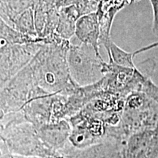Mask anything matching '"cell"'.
<instances>
[{
    "label": "cell",
    "instance_id": "obj_1",
    "mask_svg": "<svg viewBox=\"0 0 158 158\" xmlns=\"http://www.w3.org/2000/svg\"><path fill=\"white\" fill-rule=\"evenodd\" d=\"M1 141L11 153L26 157L52 158L60 152L43 141L37 129L23 117L21 111L8 114L1 119Z\"/></svg>",
    "mask_w": 158,
    "mask_h": 158
},
{
    "label": "cell",
    "instance_id": "obj_4",
    "mask_svg": "<svg viewBox=\"0 0 158 158\" xmlns=\"http://www.w3.org/2000/svg\"><path fill=\"white\" fill-rule=\"evenodd\" d=\"M121 158H158V123L152 129L130 136L122 149Z\"/></svg>",
    "mask_w": 158,
    "mask_h": 158
},
{
    "label": "cell",
    "instance_id": "obj_8",
    "mask_svg": "<svg viewBox=\"0 0 158 158\" xmlns=\"http://www.w3.org/2000/svg\"><path fill=\"white\" fill-rule=\"evenodd\" d=\"M108 53V56L113 59L114 62L122 68H130L133 67L132 55L118 48L113 41L110 40L108 46L106 48Z\"/></svg>",
    "mask_w": 158,
    "mask_h": 158
},
{
    "label": "cell",
    "instance_id": "obj_5",
    "mask_svg": "<svg viewBox=\"0 0 158 158\" xmlns=\"http://www.w3.org/2000/svg\"><path fill=\"white\" fill-rule=\"evenodd\" d=\"M124 142L108 139L85 149H76L70 143L59 152L66 158H121Z\"/></svg>",
    "mask_w": 158,
    "mask_h": 158
},
{
    "label": "cell",
    "instance_id": "obj_7",
    "mask_svg": "<svg viewBox=\"0 0 158 158\" xmlns=\"http://www.w3.org/2000/svg\"><path fill=\"white\" fill-rule=\"evenodd\" d=\"M98 13H89L79 18L76 23V35L81 43L89 45L100 58L98 40L100 37V19Z\"/></svg>",
    "mask_w": 158,
    "mask_h": 158
},
{
    "label": "cell",
    "instance_id": "obj_3",
    "mask_svg": "<svg viewBox=\"0 0 158 158\" xmlns=\"http://www.w3.org/2000/svg\"><path fill=\"white\" fill-rule=\"evenodd\" d=\"M41 45L39 43L26 44H1V86L19 72L21 68L37 54Z\"/></svg>",
    "mask_w": 158,
    "mask_h": 158
},
{
    "label": "cell",
    "instance_id": "obj_2",
    "mask_svg": "<svg viewBox=\"0 0 158 158\" xmlns=\"http://www.w3.org/2000/svg\"><path fill=\"white\" fill-rule=\"evenodd\" d=\"M89 45L81 43L79 45L70 44L67 54L69 73L73 81L79 86L96 84L103 79L108 73L107 63L96 53Z\"/></svg>",
    "mask_w": 158,
    "mask_h": 158
},
{
    "label": "cell",
    "instance_id": "obj_6",
    "mask_svg": "<svg viewBox=\"0 0 158 158\" xmlns=\"http://www.w3.org/2000/svg\"><path fill=\"white\" fill-rule=\"evenodd\" d=\"M42 140L51 149L59 152L70 143L71 127L67 119L45 124L37 129Z\"/></svg>",
    "mask_w": 158,
    "mask_h": 158
},
{
    "label": "cell",
    "instance_id": "obj_9",
    "mask_svg": "<svg viewBox=\"0 0 158 158\" xmlns=\"http://www.w3.org/2000/svg\"><path fill=\"white\" fill-rule=\"evenodd\" d=\"M0 158H41L36 157H26V156H21L19 155H15V154L11 153L7 149L5 143L0 141ZM52 158H66L62 154H59L56 157Z\"/></svg>",
    "mask_w": 158,
    "mask_h": 158
}]
</instances>
